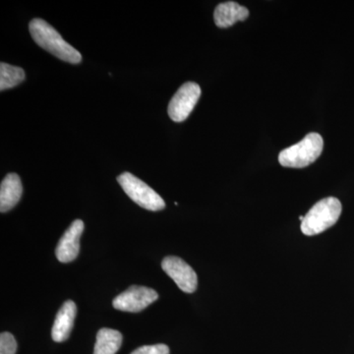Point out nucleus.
Here are the masks:
<instances>
[{"mask_svg": "<svg viewBox=\"0 0 354 354\" xmlns=\"http://www.w3.org/2000/svg\"><path fill=\"white\" fill-rule=\"evenodd\" d=\"M25 80L24 70L13 65L0 64V90L15 87Z\"/></svg>", "mask_w": 354, "mask_h": 354, "instance_id": "obj_13", "label": "nucleus"}, {"mask_svg": "<svg viewBox=\"0 0 354 354\" xmlns=\"http://www.w3.org/2000/svg\"><path fill=\"white\" fill-rule=\"evenodd\" d=\"M131 354H169V348L162 344L144 346L135 349Z\"/></svg>", "mask_w": 354, "mask_h": 354, "instance_id": "obj_15", "label": "nucleus"}, {"mask_svg": "<svg viewBox=\"0 0 354 354\" xmlns=\"http://www.w3.org/2000/svg\"><path fill=\"white\" fill-rule=\"evenodd\" d=\"M201 95V88L197 83H184L177 90L169 104V115L176 122H183L192 113Z\"/></svg>", "mask_w": 354, "mask_h": 354, "instance_id": "obj_5", "label": "nucleus"}, {"mask_svg": "<svg viewBox=\"0 0 354 354\" xmlns=\"http://www.w3.org/2000/svg\"><path fill=\"white\" fill-rule=\"evenodd\" d=\"M249 11L246 7L234 1L223 2L216 7L214 19L218 28H228L239 21L248 18Z\"/></svg>", "mask_w": 354, "mask_h": 354, "instance_id": "obj_11", "label": "nucleus"}, {"mask_svg": "<svg viewBox=\"0 0 354 354\" xmlns=\"http://www.w3.org/2000/svg\"><path fill=\"white\" fill-rule=\"evenodd\" d=\"M77 314L76 304L72 300H67L57 312L53 323L51 337L55 342H64L68 339L73 329Z\"/></svg>", "mask_w": 354, "mask_h": 354, "instance_id": "obj_9", "label": "nucleus"}, {"mask_svg": "<svg viewBox=\"0 0 354 354\" xmlns=\"http://www.w3.org/2000/svg\"><path fill=\"white\" fill-rule=\"evenodd\" d=\"M29 29L34 41L55 57L73 64L82 60L81 53L65 41L62 35L46 21L39 18L32 19Z\"/></svg>", "mask_w": 354, "mask_h": 354, "instance_id": "obj_1", "label": "nucleus"}, {"mask_svg": "<svg viewBox=\"0 0 354 354\" xmlns=\"http://www.w3.org/2000/svg\"><path fill=\"white\" fill-rule=\"evenodd\" d=\"M118 181L128 197L142 208L153 212L165 209L164 199L138 177L130 172H124L118 177Z\"/></svg>", "mask_w": 354, "mask_h": 354, "instance_id": "obj_4", "label": "nucleus"}, {"mask_svg": "<svg viewBox=\"0 0 354 354\" xmlns=\"http://www.w3.org/2000/svg\"><path fill=\"white\" fill-rule=\"evenodd\" d=\"M84 232L83 221L76 220L70 225L64 236L58 242L55 255L62 263H70L75 260L80 251V237Z\"/></svg>", "mask_w": 354, "mask_h": 354, "instance_id": "obj_8", "label": "nucleus"}, {"mask_svg": "<svg viewBox=\"0 0 354 354\" xmlns=\"http://www.w3.org/2000/svg\"><path fill=\"white\" fill-rule=\"evenodd\" d=\"M324 141L318 133H309L299 143L281 151L279 156V164L285 167L304 169L320 157Z\"/></svg>", "mask_w": 354, "mask_h": 354, "instance_id": "obj_3", "label": "nucleus"}, {"mask_svg": "<svg viewBox=\"0 0 354 354\" xmlns=\"http://www.w3.org/2000/svg\"><path fill=\"white\" fill-rule=\"evenodd\" d=\"M158 298L157 291L146 286H132L114 298V308L130 313H138Z\"/></svg>", "mask_w": 354, "mask_h": 354, "instance_id": "obj_6", "label": "nucleus"}, {"mask_svg": "<svg viewBox=\"0 0 354 354\" xmlns=\"http://www.w3.org/2000/svg\"><path fill=\"white\" fill-rule=\"evenodd\" d=\"M162 268L184 292L193 293L197 290L196 272L185 261L176 256H167L162 260Z\"/></svg>", "mask_w": 354, "mask_h": 354, "instance_id": "obj_7", "label": "nucleus"}, {"mask_svg": "<svg viewBox=\"0 0 354 354\" xmlns=\"http://www.w3.org/2000/svg\"><path fill=\"white\" fill-rule=\"evenodd\" d=\"M23 187L19 176L9 174L4 177L0 186V211L1 213L12 209L22 196Z\"/></svg>", "mask_w": 354, "mask_h": 354, "instance_id": "obj_10", "label": "nucleus"}, {"mask_svg": "<svg viewBox=\"0 0 354 354\" xmlns=\"http://www.w3.org/2000/svg\"><path fill=\"white\" fill-rule=\"evenodd\" d=\"M122 344V335L118 330L102 328L97 334L94 354H115Z\"/></svg>", "mask_w": 354, "mask_h": 354, "instance_id": "obj_12", "label": "nucleus"}, {"mask_svg": "<svg viewBox=\"0 0 354 354\" xmlns=\"http://www.w3.org/2000/svg\"><path fill=\"white\" fill-rule=\"evenodd\" d=\"M342 204L335 197H328L317 202L301 223V232L307 236L322 234L339 221Z\"/></svg>", "mask_w": 354, "mask_h": 354, "instance_id": "obj_2", "label": "nucleus"}, {"mask_svg": "<svg viewBox=\"0 0 354 354\" xmlns=\"http://www.w3.org/2000/svg\"><path fill=\"white\" fill-rule=\"evenodd\" d=\"M17 351V342L10 333L0 335V354H15Z\"/></svg>", "mask_w": 354, "mask_h": 354, "instance_id": "obj_14", "label": "nucleus"}]
</instances>
